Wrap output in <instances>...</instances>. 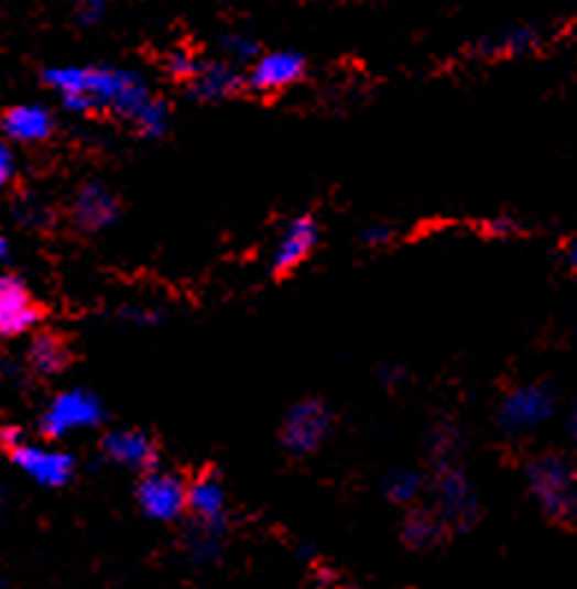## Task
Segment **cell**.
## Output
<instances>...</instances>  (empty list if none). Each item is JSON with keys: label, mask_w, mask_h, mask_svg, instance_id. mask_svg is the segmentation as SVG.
<instances>
[{"label": "cell", "mask_w": 577, "mask_h": 589, "mask_svg": "<svg viewBox=\"0 0 577 589\" xmlns=\"http://www.w3.org/2000/svg\"><path fill=\"white\" fill-rule=\"evenodd\" d=\"M421 486H424V480L415 471H394L385 483V492L394 504H412L421 494Z\"/></svg>", "instance_id": "44dd1931"}, {"label": "cell", "mask_w": 577, "mask_h": 589, "mask_svg": "<svg viewBox=\"0 0 577 589\" xmlns=\"http://www.w3.org/2000/svg\"><path fill=\"white\" fill-rule=\"evenodd\" d=\"M21 441H24V436H21L19 427H3V429H0V445L7 447V450H12V447H19Z\"/></svg>", "instance_id": "f1b7e54d"}, {"label": "cell", "mask_w": 577, "mask_h": 589, "mask_svg": "<svg viewBox=\"0 0 577 589\" xmlns=\"http://www.w3.org/2000/svg\"><path fill=\"white\" fill-rule=\"evenodd\" d=\"M568 438L577 445V403L571 406V415H568Z\"/></svg>", "instance_id": "f546056e"}, {"label": "cell", "mask_w": 577, "mask_h": 589, "mask_svg": "<svg viewBox=\"0 0 577 589\" xmlns=\"http://www.w3.org/2000/svg\"><path fill=\"white\" fill-rule=\"evenodd\" d=\"M222 51L228 54V63H255L258 54H261V45L258 39L247 36V33H228L222 36Z\"/></svg>", "instance_id": "7402d4cb"}, {"label": "cell", "mask_w": 577, "mask_h": 589, "mask_svg": "<svg viewBox=\"0 0 577 589\" xmlns=\"http://www.w3.org/2000/svg\"><path fill=\"white\" fill-rule=\"evenodd\" d=\"M317 238H320V229H317V219L312 217H296L291 219L282 229L279 240L273 247V264L275 273H287V270H296L303 264L305 258L312 255L314 247H317Z\"/></svg>", "instance_id": "30bf717a"}, {"label": "cell", "mask_w": 577, "mask_h": 589, "mask_svg": "<svg viewBox=\"0 0 577 589\" xmlns=\"http://www.w3.org/2000/svg\"><path fill=\"white\" fill-rule=\"evenodd\" d=\"M0 128H3V137L12 143L36 145L45 143L47 137L54 133V116L42 105H19L3 113Z\"/></svg>", "instance_id": "5bb4252c"}, {"label": "cell", "mask_w": 577, "mask_h": 589, "mask_svg": "<svg viewBox=\"0 0 577 589\" xmlns=\"http://www.w3.org/2000/svg\"><path fill=\"white\" fill-rule=\"evenodd\" d=\"M557 412V391L551 382H527L501 400L498 406V424L507 436H527L542 424H548Z\"/></svg>", "instance_id": "3957f363"}, {"label": "cell", "mask_w": 577, "mask_h": 589, "mask_svg": "<svg viewBox=\"0 0 577 589\" xmlns=\"http://www.w3.org/2000/svg\"><path fill=\"white\" fill-rule=\"evenodd\" d=\"M575 51H577V30H575Z\"/></svg>", "instance_id": "d6a6232c"}, {"label": "cell", "mask_w": 577, "mask_h": 589, "mask_svg": "<svg viewBox=\"0 0 577 589\" xmlns=\"http://www.w3.org/2000/svg\"><path fill=\"white\" fill-rule=\"evenodd\" d=\"M187 86L189 96L199 98V101H226L247 86V77L240 75V68L228 59H208V63H202L199 75Z\"/></svg>", "instance_id": "4fadbf2b"}, {"label": "cell", "mask_w": 577, "mask_h": 589, "mask_svg": "<svg viewBox=\"0 0 577 589\" xmlns=\"http://www.w3.org/2000/svg\"><path fill=\"white\" fill-rule=\"evenodd\" d=\"M7 255H10V243H7V240L0 238V264L7 261Z\"/></svg>", "instance_id": "1f68e13d"}, {"label": "cell", "mask_w": 577, "mask_h": 589, "mask_svg": "<svg viewBox=\"0 0 577 589\" xmlns=\"http://www.w3.org/2000/svg\"><path fill=\"white\" fill-rule=\"evenodd\" d=\"M122 317L133 326H154L161 320V314L154 308H122Z\"/></svg>", "instance_id": "4316f807"}, {"label": "cell", "mask_w": 577, "mask_h": 589, "mask_svg": "<svg viewBox=\"0 0 577 589\" xmlns=\"http://www.w3.org/2000/svg\"><path fill=\"white\" fill-rule=\"evenodd\" d=\"M42 80L72 113H110L149 140L170 131V105L131 68L54 66L45 68Z\"/></svg>", "instance_id": "6da1fadb"}, {"label": "cell", "mask_w": 577, "mask_h": 589, "mask_svg": "<svg viewBox=\"0 0 577 589\" xmlns=\"http://www.w3.org/2000/svg\"><path fill=\"white\" fill-rule=\"evenodd\" d=\"M47 217H51V214H47L45 208H42V205H30L28 210H24V222H30V226H45L47 222Z\"/></svg>", "instance_id": "83f0119b"}, {"label": "cell", "mask_w": 577, "mask_h": 589, "mask_svg": "<svg viewBox=\"0 0 577 589\" xmlns=\"http://www.w3.org/2000/svg\"><path fill=\"white\" fill-rule=\"evenodd\" d=\"M187 510L193 513L196 524L202 527H217L222 531L226 527V489L219 483L214 475L196 477L193 483L187 486Z\"/></svg>", "instance_id": "2e32d148"}, {"label": "cell", "mask_w": 577, "mask_h": 589, "mask_svg": "<svg viewBox=\"0 0 577 589\" xmlns=\"http://www.w3.org/2000/svg\"><path fill=\"white\" fill-rule=\"evenodd\" d=\"M436 494L438 506L447 519H454L459 524H468L477 519V501H473L471 483L465 480L462 468L442 462L436 477Z\"/></svg>", "instance_id": "7c38bea8"}, {"label": "cell", "mask_w": 577, "mask_h": 589, "mask_svg": "<svg viewBox=\"0 0 577 589\" xmlns=\"http://www.w3.org/2000/svg\"><path fill=\"white\" fill-rule=\"evenodd\" d=\"M30 368L42 377H54L68 364V347L66 341L54 332H39L33 341H30Z\"/></svg>", "instance_id": "ac0fdd59"}, {"label": "cell", "mask_w": 577, "mask_h": 589, "mask_svg": "<svg viewBox=\"0 0 577 589\" xmlns=\"http://www.w3.org/2000/svg\"><path fill=\"white\" fill-rule=\"evenodd\" d=\"M202 63H205V59H199L196 54H189V51H172L170 57H166V75L189 84L193 77L199 75Z\"/></svg>", "instance_id": "603a6c76"}, {"label": "cell", "mask_w": 577, "mask_h": 589, "mask_svg": "<svg viewBox=\"0 0 577 589\" xmlns=\"http://www.w3.org/2000/svg\"><path fill=\"white\" fill-rule=\"evenodd\" d=\"M542 45V30L533 24H519V28H507L501 33L486 36L477 51L486 57H521V54H531Z\"/></svg>", "instance_id": "e0dca14e"}, {"label": "cell", "mask_w": 577, "mask_h": 589, "mask_svg": "<svg viewBox=\"0 0 577 589\" xmlns=\"http://www.w3.org/2000/svg\"><path fill=\"white\" fill-rule=\"evenodd\" d=\"M15 170H19V163H15V154L7 145V140H0V187H7L12 178H15Z\"/></svg>", "instance_id": "484cf974"}, {"label": "cell", "mask_w": 577, "mask_h": 589, "mask_svg": "<svg viewBox=\"0 0 577 589\" xmlns=\"http://www.w3.org/2000/svg\"><path fill=\"white\" fill-rule=\"evenodd\" d=\"M137 504L154 522H175L187 510V483L175 471L149 468L137 483Z\"/></svg>", "instance_id": "5b68a950"}, {"label": "cell", "mask_w": 577, "mask_h": 589, "mask_svg": "<svg viewBox=\"0 0 577 589\" xmlns=\"http://www.w3.org/2000/svg\"><path fill=\"white\" fill-rule=\"evenodd\" d=\"M331 429V415L320 400H300L287 410L282 421V445L294 457H308L326 441Z\"/></svg>", "instance_id": "8992f818"}, {"label": "cell", "mask_w": 577, "mask_h": 589, "mask_svg": "<svg viewBox=\"0 0 577 589\" xmlns=\"http://www.w3.org/2000/svg\"><path fill=\"white\" fill-rule=\"evenodd\" d=\"M101 450H105V457L113 466L133 468V471H149V468L157 466V447L140 429H113V433H107L105 441H101Z\"/></svg>", "instance_id": "8fae6325"}, {"label": "cell", "mask_w": 577, "mask_h": 589, "mask_svg": "<svg viewBox=\"0 0 577 589\" xmlns=\"http://www.w3.org/2000/svg\"><path fill=\"white\" fill-rule=\"evenodd\" d=\"M403 536H406L409 545H415V548H426V545H433L438 536V524L436 519L429 513H412L406 519V527H403Z\"/></svg>", "instance_id": "ffe728a7"}, {"label": "cell", "mask_w": 577, "mask_h": 589, "mask_svg": "<svg viewBox=\"0 0 577 589\" xmlns=\"http://www.w3.org/2000/svg\"><path fill=\"white\" fill-rule=\"evenodd\" d=\"M72 217L86 231L110 229L116 219H119V199L107 187H101V184H86L75 196Z\"/></svg>", "instance_id": "9a60e30c"}, {"label": "cell", "mask_w": 577, "mask_h": 589, "mask_svg": "<svg viewBox=\"0 0 577 589\" xmlns=\"http://www.w3.org/2000/svg\"><path fill=\"white\" fill-rule=\"evenodd\" d=\"M568 264L577 270V238L571 240V247H568Z\"/></svg>", "instance_id": "4dcf8cb0"}, {"label": "cell", "mask_w": 577, "mask_h": 589, "mask_svg": "<svg viewBox=\"0 0 577 589\" xmlns=\"http://www.w3.org/2000/svg\"><path fill=\"white\" fill-rule=\"evenodd\" d=\"M75 3H77V15H80V21H84V24H95V21H101V15H105L110 0H75Z\"/></svg>", "instance_id": "d4e9b609"}, {"label": "cell", "mask_w": 577, "mask_h": 589, "mask_svg": "<svg viewBox=\"0 0 577 589\" xmlns=\"http://www.w3.org/2000/svg\"><path fill=\"white\" fill-rule=\"evenodd\" d=\"M39 324V305L19 276H0V335H28Z\"/></svg>", "instance_id": "9c48e42d"}, {"label": "cell", "mask_w": 577, "mask_h": 589, "mask_svg": "<svg viewBox=\"0 0 577 589\" xmlns=\"http://www.w3.org/2000/svg\"><path fill=\"white\" fill-rule=\"evenodd\" d=\"M10 457L33 483L45 486V489H59V486H66L75 477V459L66 450H57V447L21 441L19 447H12Z\"/></svg>", "instance_id": "52a82bcc"}, {"label": "cell", "mask_w": 577, "mask_h": 589, "mask_svg": "<svg viewBox=\"0 0 577 589\" xmlns=\"http://www.w3.org/2000/svg\"><path fill=\"white\" fill-rule=\"evenodd\" d=\"M305 68H308V63L296 51H261L255 63L249 66L247 86L261 92V96L282 92L287 86L303 80Z\"/></svg>", "instance_id": "ba28073f"}, {"label": "cell", "mask_w": 577, "mask_h": 589, "mask_svg": "<svg viewBox=\"0 0 577 589\" xmlns=\"http://www.w3.org/2000/svg\"><path fill=\"white\" fill-rule=\"evenodd\" d=\"M527 489L551 519L568 522L577 515V468L566 457L533 459L527 471Z\"/></svg>", "instance_id": "7a4b0ae2"}, {"label": "cell", "mask_w": 577, "mask_h": 589, "mask_svg": "<svg viewBox=\"0 0 577 589\" xmlns=\"http://www.w3.org/2000/svg\"><path fill=\"white\" fill-rule=\"evenodd\" d=\"M391 238H394V231L385 222H370L361 231V243H368V247H385V243H391Z\"/></svg>", "instance_id": "cb8c5ba5"}, {"label": "cell", "mask_w": 577, "mask_h": 589, "mask_svg": "<svg viewBox=\"0 0 577 589\" xmlns=\"http://www.w3.org/2000/svg\"><path fill=\"white\" fill-rule=\"evenodd\" d=\"M105 421V406L86 389L59 391L57 397L47 403V410L39 418V429L45 438H63L80 429H92Z\"/></svg>", "instance_id": "277c9868"}, {"label": "cell", "mask_w": 577, "mask_h": 589, "mask_svg": "<svg viewBox=\"0 0 577 589\" xmlns=\"http://www.w3.org/2000/svg\"><path fill=\"white\" fill-rule=\"evenodd\" d=\"M219 536H222V531H217V527H202V524H193V531H189V536H187L193 560H199V563L214 560V557L219 554Z\"/></svg>", "instance_id": "d6986e66"}]
</instances>
